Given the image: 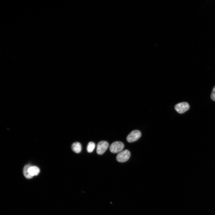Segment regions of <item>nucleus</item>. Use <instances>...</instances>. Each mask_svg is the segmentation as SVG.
Masks as SVG:
<instances>
[{
    "instance_id": "1",
    "label": "nucleus",
    "mask_w": 215,
    "mask_h": 215,
    "mask_svg": "<svg viewBox=\"0 0 215 215\" xmlns=\"http://www.w3.org/2000/svg\"><path fill=\"white\" fill-rule=\"evenodd\" d=\"M124 147V144L122 142L115 141L111 144L109 149L110 152L113 153H119L122 151Z\"/></svg>"
},
{
    "instance_id": "2",
    "label": "nucleus",
    "mask_w": 215,
    "mask_h": 215,
    "mask_svg": "<svg viewBox=\"0 0 215 215\" xmlns=\"http://www.w3.org/2000/svg\"><path fill=\"white\" fill-rule=\"evenodd\" d=\"M130 153L129 150H125L119 153L116 156L117 161L124 162L128 161L130 157Z\"/></svg>"
},
{
    "instance_id": "3",
    "label": "nucleus",
    "mask_w": 215,
    "mask_h": 215,
    "mask_svg": "<svg viewBox=\"0 0 215 215\" xmlns=\"http://www.w3.org/2000/svg\"><path fill=\"white\" fill-rule=\"evenodd\" d=\"M141 132L138 130L132 131L127 136L126 139L130 143L132 142L138 140L141 137Z\"/></svg>"
},
{
    "instance_id": "4",
    "label": "nucleus",
    "mask_w": 215,
    "mask_h": 215,
    "mask_svg": "<svg viewBox=\"0 0 215 215\" xmlns=\"http://www.w3.org/2000/svg\"><path fill=\"white\" fill-rule=\"evenodd\" d=\"M189 108L188 104L185 102L178 103L174 107L175 110L180 114L183 113L188 110Z\"/></svg>"
},
{
    "instance_id": "5",
    "label": "nucleus",
    "mask_w": 215,
    "mask_h": 215,
    "mask_svg": "<svg viewBox=\"0 0 215 215\" xmlns=\"http://www.w3.org/2000/svg\"><path fill=\"white\" fill-rule=\"evenodd\" d=\"M109 146L108 143L106 141H102L97 145L96 152L99 155L103 154L107 150Z\"/></svg>"
},
{
    "instance_id": "6",
    "label": "nucleus",
    "mask_w": 215,
    "mask_h": 215,
    "mask_svg": "<svg viewBox=\"0 0 215 215\" xmlns=\"http://www.w3.org/2000/svg\"><path fill=\"white\" fill-rule=\"evenodd\" d=\"M39 168L36 166H30L28 169V171L30 175L33 177L37 175L40 172Z\"/></svg>"
},
{
    "instance_id": "7",
    "label": "nucleus",
    "mask_w": 215,
    "mask_h": 215,
    "mask_svg": "<svg viewBox=\"0 0 215 215\" xmlns=\"http://www.w3.org/2000/svg\"><path fill=\"white\" fill-rule=\"evenodd\" d=\"M72 150L76 153H79L81 151L82 146L79 142H76L73 143L71 146Z\"/></svg>"
},
{
    "instance_id": "8",
    "label": "nucleus",
    "mask_w": 215,
    "mask_h": 215,
    "mask_svg": "<svg viewBox=\"0 0 215 215\" xmlns=\"http://www.w3.org/2000/svg\"><path fill=\"white\" fill-rule=\"evenodd\" d=\"M31 165L30 164L25 165L23 169V173L24 176L27 179H30L33 177L31 176L29 173L28 169Z\"/></svg>"
},
{
    "instance_id": "9",
    "label": "nucleus",
    "mask_w": 215,
    "mask_h": 215,
    "mask_svg": "<svg viewBox=\"0 0 215 215\" xmlns=\"http://www.w3.org/2000/svg\"><path fill=\"white\" fill-rule=\"evenodd\" d=\"M95 145L94 142H89L87 147V151L88 153L92 152L95 148Z\"/></svg>"
},
{
    "instance_id": "10",
    "label": "nucleus",
    "mask_w": 215,
    "mask_h": 215,
    "mask_svg": "<svg viewBox=\"0 0 215 215\" xmlns=\"http://www.w3.org/2000/svg\"><path fill=\"white\" fill-rule=\"evenodd\" d=\"M211 99L214 101H215V86H214L211 94Z\"/></svg>"
}]
</instances>
